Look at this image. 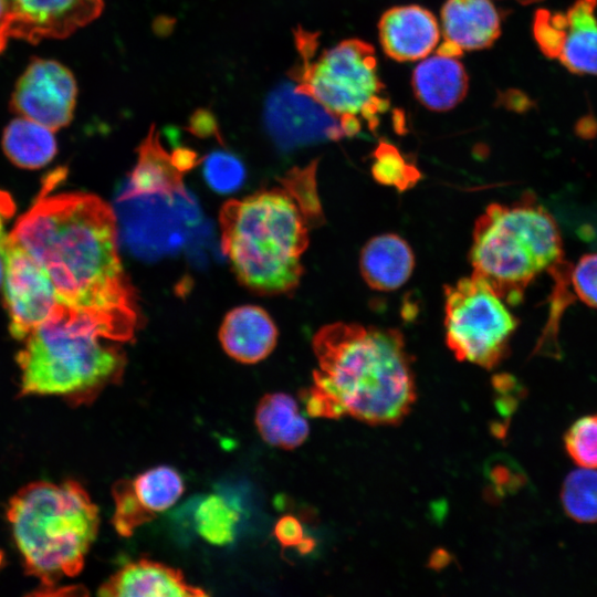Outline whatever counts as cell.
Wrapping results in <instances>:
<instances>
[{
    "instance_id": "obj_1",
    "label": "cell",
    "mask_w": 597,
    "mask_h": 597,
    "mask_svg": "<svg viewBox=\"0 0 597 597\" xmlns=\"http://www.w3.org/2000/svg\"><path fill=\"white\" fill-rule=\"evenodd\" d=\"M54 172L10 235L49 274L59 302L87 315L125 343L140 318L117 249L116 217L97 196L51 192Z\"/></svg>"
},
{
    "instance_id": "obj_2",
    "label": "cell",
    "mask_w": 597,
    "mask_h": 597,
    "mask_svg": "<svg viewBox=\"0 0 597 597\" xmlns=\"http://www.w3.org/2000/svg\"><path fill=\"white\" fill-rule=\"evenodd\" d=\"M313 350L317 369L303 397L312 417L350 416L388 426L398 425L410 411L416 386L399 331L333 323L315 334Z\"/></svg>"
},
{
    "instance_id": "obj_3",
    "label": "cell",
    "mask_w": 597,
    "mask_h": 597,
    "mask_svg": "<svg viewBox=\"0 0 597 597\" xmlns=\"http://www.w3.org/2000/svg\"><path fill=\"white\" fill-rule=\"evenodd\" d=\"M315 170V163L295 168L281 187L223 205L222 250L239 281L250 290L281 294L298 285L310 224L322 218Z\"/></svg>"
},
{
    "instance_id": "obj_4",
    "label": "cell",
    "mask_w": 597,
    "mask_h": 597,
    "mask_svg": "<svg viewBox=\"0 0 597 597\" xmlns=\"http://www.w3.org/2000/svg\"><path fill=\"white\" fill-rule=\"evenodd\" d=\"M17 362L22 394L63 396L82 404L121 380L126 357L100 324L59 303L24 339Z\"/></svg>"
},
{
    "instance_id": "obj_5",
    "label": "cell",
    "mask_w": 597,
    "mask_h": 597,
    "mask_svg": "<svg viewBox=\"0 0 597 597\" xmlns=\"http://www.w3.org/2000/svg\"><path fill=\"white\" fill-rule=\"evenodd\" d=\"M7 516L28 572L48 586L81 572L100 521L75 481L25 485L10 500Z\"/></svg>"
},
{
    "instance_id": "obj_6",
    "label": "cell",
    "mask_w": 597,
    "mask_h": 597,
    "mask_svg": "<svg viewBox=\"0 0 597 597\" xmlns=\"http://www.w3.org/2000/svg\"><path fill=\"white\" fill-rule=\"evenodd\" d=\"M470 260L472 275L516 305L537 274L563 260L557 223L532 195L492 203L476 220Z\"/></svg>"
},
{
    "instance_id": "obj_7",
    "label": "cell",
    "mask_w": 597,
    "mask_h": 597,
    "mask_svg": "<svg viewBox=\"0 0 597 597\" xmlns=\"http://www.w3.org/2000/svg\"><path fill=\"white\" fill-rule=\"evenodd\" d=\"M300 62L291 70L296 91L311 96L342 124L347 137L365 124L375 129L389 100L377 71L374 48L358 39L344 40L318 55L317 33L294 32Z\"/></svg>"
},
{
    "instance_id": "obj_8",
    "label": "cell",
    "mask_w": 597,
    "mask_h": 597,
    "mask_svg": "<svg viewBox=\"0 0 597 597\" xmlns=\"http://www.w3.org/2000/svg\"><path fill=\"white\" fill-rule=\"evenodd\" d=\"M448 347L459 360L491 369L504 358L517 326L504 301L471 275L444 289Z\"/></svg>"
},
{
    "instance_id": "obj_9",
    "label": "cell",
    "mask_w": 597,
    "mask_h": 597,
    "mask_svg": "<svg viewBox=\"0 0 597 597\" xmlns=\"http://www.w3.org/2000/svg\"><path fill=\"white\" fill-rule=\"evenodd\" d=\"M116 207L125 242L143 256L178 250L200 221L185 186L145 193L121 191Z\"/></svg>"
},
{
    "instance_id": "obj_10",
    "label": "cell",
    "mask_w": 597,
    "mask_h": 597,
    "mask_svg": "<svg viewBox=\"0 0 597 597\" xmlns=\"http://www.w3.org/2000/svg\"><path fill=\"white\" fill-rule=\"evenodd\" d=\"M0 255L9 329L15 339L24 341L51 316L60 302L46 271L10 232L0 239Z\"/></svg>"
},
{
    "instance_id": "obj_11",
    "label": "cell",
    "mask_w": 597,
    "mask_h": 597,
    "mask_svg": "<svg viewBox=\"0 0 597 597\" xmlns=\"http://www.w3.org/2000/svg\"><path fill=\"white\" fill-rule=\"evenodd\" d=\"M77 93L76 80L69 67L36 56L19 76L9 107L18 116L56 132L72 122Z\"/></svg>"
},
{
    "instance_id": "obj_12",
    "label": "cell",
    "mask_w": 597,
    "mask_h": 597,
    "mask_svg": "<svg viewBox=\"0 0 597 597\" xmlns=\"http://www.w3.org/2000/svg\"><path fill=\"white\" fill-rule=\"evenodd\" d=\"M264 122L274 143L285 150L347 137L335 116L290 83L279 85L269 94Z\"/></svg>"
},
{
    "instance_id": "obj_13",
    "label": "cell",
    "mask_w": 597,
    "mask_h": 597,
    "mask_svg": "<svg viewBox=\"0 0 597 597\" xmlns=\"http://www.w3.org/2000/svg\"><path fill=\"white\" fill-rule=\"evenodd\" d=\"M103 9L104 0H4L0 31L31 44L65 39L96 20Z\"/></svg>"
},
{
    "instance_id": "obj_14",
    "label": "cell",
    "mask_w": 597,
    "mask_h": 597,
    "mask_svg": "<svg viewBox=\"0 0 597 597\" xmlns=\"http://www.w3.org/2000/svg\"><path fill=\"white\" fill-rule=\"evenodd\" d=\"M184 492L180 474L167 465L151 468L134 479L117 482L113 489V524L122 536L171 507Z\"/></svg>"
},
{
    "instance_id": "obj_15",
    "label": "cell",
    "mask_w": 597,
    "mask_h": 597,
    "mask_svg": "<svg viewBox=\"0 0 597 597\" xmlns=\"http://www.w3.org/2000/svg\"><path fill=\"white\" fill-rule=\"evenodd\" d=\"M378 30L384 52L399 62L427 56L440 35L434 15L417 4L390 8L381 15Z\"/></svg>"
},
{
    "instance_id": "obj_16",
    "label": "cell",
    "mask_w": 597,
    "mask_h": 597,
    "mask_svg": "<svg viewBox=\"0 0 597 597\" xmlns=\"http://www.w3.org/2000/svg\"><path fill=\"white\" fill-rule=\"evenodd\" d=\"M106 597H196L207 593L189 584L179 569L150 559L124 565L98 590Z\"/></svg>"
},
{
    "instance_id": "obj_17",
    "label": "cell",
    "mask_w": 597,
    "mask_h": 597,
    "mask_svg": "<svg viewBox=\"0 0 597 597\" xmlns=\"http://www.w3.org/2000/svg\"><path fill=\"white\" fill-rule=\"evenodd\" d=\"M219 338L223 350L231 358L243 364H255L274 349L277 329L263 308L244 305L227 314Z\"/></svg>"
},
{
    "instance_id": "obj_18",
    "label": "cell",
    "mask_w": 597,
    "mask_h": 597,
    "mask_svg": "<svg viewBox=\"0 0 597 597\" xmlns=\"http://www.w3.org/2000/svg\"><path fill=\"white\" fill-rule=\"evenodd\" d=\"M441 23L444 42L460 51L489 48L501 33L500 13L490 0H447Z\"/></svg>"
},
{
    "instance_id": "obj_19",
    "label": "cell",
    "mask_w": 597,
    "mask_h": 597,
    "mask_svg": "<svg viewBox=\"0 0 597 597\" xmlns=\"http://www.w3.org/2000/svg\"><path fill=\"white\" fill-rule=\"evenodd\" d=\"M468 86L463 65L455 57L438 53L420 62L412 74L417 100L431 111L453 108L467 95Z\"/></svg>"
},
{
    "instance_id": "obj_20",
    "label": "cell",
    "mask_w": 597,
    "mask_h": 597,
    "mask_svg": "<svg viewBox=\"0 0 597 597\" xmlns=\"http://www.w3.org/2000/svg\"><path fill=\"white\" fill-rule=\"evenodd\" d=\"M597 0H575L562 12V39L557 59L576 74L597 75Z\"/></svg>"
},
{
    "instance_id": "obj_21",
    "label": "cell",
    "mask_w": 597,
    "mask_h": 597,
    "mask_svg": "<svg viewBox=\"0 0 597 597\" xmlns=\"http://www.w3.org/2000/svg\"><path fill=\"white\" fill-rule=\"evenodd\" d=\"M359 266L363 279L371 289L392 291L410 277L415 256L402 238L386 233L374 237L364 245Z\"/></svg>"
},
{
    "instance_id": "obj_22",
    "label": "cell",
    "mask_w": 597,
    "mask_h": 597,
    "mask_svg": "<svg viewBox=\"0 0 597 597\" xmlns=\"http://www.w3.org/2000/svg\"><path fill=\"white\" fill-rule=\"evenodd\" d=\"M255 425L266 443L284 450L300 447L310 432L296 401L283 392L268 394L261 398L255 411Z\"/></svg>"
},
{
    "instance_id": "obj_23",
    "label": "cell",
    "mask_w": 597,
    "mask_h": 597,
    "mask_svg": "<svg viewBox=\"0 0 597 597\" xmlns=\"http://www.w3.org/2000/svg\"><path fill=\"white\" fill-rule=\"evenodd\" d=\"M1 145L11 163L27 169L48 165L57 151L52 129L21 116L4 127Z\"/></svg>"
},
{
    "instance_id": "obj_24",
    "label": "cell",
    "mask_w": 597,
    "mask_h": 597,
    "mask_svg": "<svg viewBox=\"0 0 597 597\" xmlns=\"http://www.w3.org/2000/svg\"><path fill=\"white\" fill-rule=\"evenodd\" d=\"M240 520L239 510L226 496L210 494L203 498L195 512L197 532L213 545H226L233 541Z\"/></svg>"
},
{
    "instance_id": "obj_25",
    "label": "cell",
    "mask_w": 597,
    "mask_h": 597,
    "mask_svg": "<svg viewBox=\"0 0 597 597\" xmlns=\"http://www.w3.org/2000/svg\"><path fill=\"white\" fill-rule=\"evenodd\" d=\"M565 514L577 523H597V470L580 468L570 471L561 489Z\"/></svg>"
},
{
    "instance_id": "obj_26",
    "label": "cell",
    "mask_w": 597,
    "mask_h": 597,
    "mask_svg": "<svg viewBox=\"0 0 597 597\" xmlns=\"http://www.w3.org/2000/svg\"><path fill=\"white\" fill-rule=\"evenodd\" d=\"M374 158L373 176L381 184L405 190L420 178L416 166L409 164L400 151L388 143L383 142L378 145Z\"/></svg>"
},
{
    "instance_id": "obj_27",
    "label": "cell",
    "mask_w": 597,
    "mask_h": 597,
    "mask_svg": "<svg viewBox=\"0 0 597 597\" xmlns=\"http://www.w3.org/2000/svg\"><path fill=\"white\" fill-rule=\"evenodd\" d=\"M563 440L567 455L578 467L597 470V413L575 420Z\"/></svg>"
},
{
    "instance_id": "obj_28",
    "label": "cell",
    "mask_w": 597,
    "mask_h": 597,
    "mask_svg": "<svg viewBox=\"0 0 597 597\" xmlns=\"http://www.w3.org/2000/svg\"><path fill=\"white\" fill-rule=\"evenodd\" d=\"M203 177L213 190L228 193L242 186L245 169L233 154L216 150L203 159Z\"/></svg>"
},
{
    "instance_id": "obj_29",
    "label": "cell",
    "mask_w": 597,
    "mask_h": 597,
    "mask_svg": "<svg viewBox=\"0 0 597 597\" xmlns=\"http://www.w3.org/2000/svg\"><path fill=\"white\" fill-rule=\"evenodd\" d=\"M569 282L583 303L597 308V253L583 255L570 268Z\"/></svg>"
},
{
    "instance_id": "obj_30",
    "label": "cell",
    "mask_w": 597,
    "mask_h": 597,
    "mask_svg": "<svg viewBox=\"0 0 597 597\" xmlns=\"http://www.w3.org/2000/svg\"><path fill=\"white\" fill-rule=\"evenodd\" d=\"M274 533L284 546H296L300 551L307 552L314 545L310 538H304L301 523L293 516H284L279 520Z\"/></svg>"
},
{
    "instance_id": "obj_31",
    "label": "cell",
    "mask_w": 597,
    "mask_h": 597,
    "mask_svg": "<svg viewBox=\"0 0 597 597\" xmlns=\"http://www.w3.org/2000/svg\"><path fill=\"white\" fill-rule=\"evenodd\" d=\"M189 129L200 136H219L216 119L208 109H198L192 114Z\"/></svg>"
},
{
    "instance_id": "obj_32",
    "label": "cell",
    "mask_w": 597,
    "mask_h": 597,
    "mask_svg": "<svg viewBox=\"0 0 597 597\" xmlns=\"http://www.w3.org/2000/svg\"><path fill=\"white\" fill-rule=\"evenodd\" d=\"M12 211L13 206L11 205V199L7 193L0 191V239L9 233L6 228V222Z\"/></svg>"
},
{
    "instance_id": "obj_33",
    "label": "cell",
    "mask_w": 597,
    "mask_h": 597,
    "mask_svg": "<svg viewBox=\"0 0 597 597\" xmlns=\"http://www.w3.org/2000/svg\"><path fill=\"white\" fill-rule=\"evenodd\" d=\"M8 44V38L0 31V55L3 53Z\"/></svg>"
},
{
    "instance_id": "obj_34",
    "label": "cell",
    "mask_w": 597,
    "mask_h": 597,
    "mask_svg": "<svg viewBox=\"0 0 597 597\" xmlns=\"http://www.w3.org/2000/svg\"><path fill=\"white\" fill-rule=\"evenodd\" d=\"M2 282H3V261H2V258L0 255V285H1Z\"/></svg>"
},
{
    "instance_id": "obj_35",
    "label": "cell",
    "mask_w": 597,
    "mask_h": 597,
    "mask_svg": "<svg viewBox=\"0 0 597 597\" xmlns=\"http://www.w3.org/2000/svg\"><path fill=\"white\" fill-rule=\"evenodd\" d=\"M4 13V0H0V19Z\"/></svg>"
},
{
    "instance_id": "obj_36",
    "label": "cell",
    "mask_w": 597,
    "mask_h": 597,
    "mask_svg": "<svg viewBox=\"0 0 597 597\" xmlns=\"http://www.w3.org/2000/svg\"><path fill=\"white\" fill-rule=\"evenodd\" d=\"M517 1L522 4H528V3L538 2L542 0H517Z\"/></svg>"
}]
</instances>
